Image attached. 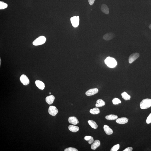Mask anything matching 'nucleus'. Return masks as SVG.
<instances>
[{"label": "nucleus", "instance_id": "a878e982", "mask_svg": "<svg viewBox=\"0 0 151 151\" xmlns=\"http://www.w3.org/2000/svg\"><path fill=\"white\" fill-rule=\"evenodd\" d=\"M120 145L118 144L114 145L112 148L111 151H117L120 148Z\"/></svg>", "mask_w": 151, "mask_h": 151}, {"label": "nucleus", "instance_id": "f3484780", "mask_svg": "<svg viewBox=\"0 0 151 151\" xmlns=\"http://www.w3.org/2000/svg\"><path fill=\"white\" fill-rule=\"evenodd\" d=\"M68 128L70 131L73 132H76L79 130V127L77 126L72 125L69 126Z\"/></svg>", "mask_w": 151, "mask_h": 151}, {"label": "nucleus", "instance_id": "b1692460", "mask_svg": "<svg viewBox=\"0 0 151 151\" xmlns=\"http://www.w3.org/2000/svg\"><path fill=\"white\" fill-rule=\"evenodd\" d=\"M8 7V5L7 4L2 1H0V9H5Z\"/></svg>", "mask_w": 151, "mask_h": 151}, {"label": "nucleus", "instance_id": "cd10ccee", "mask_svg": "<svg viewBox=\"0 0 151 151\" xmlns=\"http://www.w3.org/2000/svg\"><path fill=\"white\" fill-rule=\"evenodd\" d=\"M146 122L147 124H149V123H151V113L149 114L147 119Z\"/></svg>", "mask_w": 151, "mask_h": 151}, {"label": "nucleus", "instance_id": "7ed1b4c3", "mask_svg": "<svg viewBox=\"0 0 151 151\" xmlns=\"http://www.w3.org/2000/svg\"><path fill=\"white\" fill-rule=\"evenodd\" d=\"M46 38L43 36H41L38 37L33 42V45L37 46L42 45L45 42Z\"/></svg>", "mask_w": 151, "mask_h": 151}, {"label": "nucleus", "instance_id": "4be33fe9", "mask_svg": "<svg viewBox=\"0 0 151 151\" xmlns=\"http://www.w3.org/2000/svg\"><path fill=\"white\" fill-rule=\"evenodd\" d=\"M84 139L86 141H88V143L90 144H91L94 141L93 138L91 136H86L84 138Z\"/></svg>", "mask_w": 151, "mask_h": 151}, {"label": "nucleus", "instance_id": "7c9ffc66", "mask_svg": "<svg viewBox=\"0 0 151 151\" xmlns=\"http://www.w3.org/2000/svg\"><path fill=\"white\" fill-rule=\"evenodd\" d=\"M149 28L151 30V24L149 25Z\"/></svg>", "mask_w": 151, "mask_h": 151}, {"label": "nucleus", "instance_id": "c756f323", "mask_svg": "<svg viewBox=\"0 0 151 151\" xmlns=\"http://www.w3.org/2000/svg\"><path fill=\"white\" fill-rule=\"evenodd\" d=\"M95 0H88V2L90 5H92L93 4Z\"/></svg>", "mask_w": 151, "mask_h": 151}, {"label": "nucleus", "instance_id": "1a4fd4ad", "mask_svg": "<svg viewBox=\"0 0 151 151\" xmlns=\"http://www.w3.org/2000/svg\"><path fill=\"white\" fill-rule=\"evenodd\" d=\"M98 91V90L97 88H93L87 91L85 93V94L87 96H91L96 94Z\"/></svg>", "mask_w": 151, "mask_h": 151}, {"label": "nucleus", "instance_id": "f8f14e48", "mask_svg": "<svg viewBox=\"0 0 151 151\" xmlns=\"http://www.w3.org/2000/svg\"><path fill=\"white\" fill-rule=\"evenodd\" d=\"M69 122L71 124L76 125L79 123V121L76 117H71L68 119Z\"/></svg>", "mask_w": 151, "mask_h": 151}, {"label": "nucleus", "instance_id": "9b49d317", "mask_svg": "<svg viewBox=\"0 0 151 151\" xmlns=\"http://www.w3.org/2000/svg\"><path fill=\"white\" fill-rule=\"evenodd\" d=\"M100 144H101V143L99 140H95L91 145V148L93 150H95L100 146Z\"/></svg>", "mask_w": 151, "mask_h": 151}, {"label": "nucleus", "instance_id": "39448f33", "mask_svg": "<svg viewBox=\"0 0 151 151\" xmlns=\"http://www.w3.org/2000/svg\"><path fill=\"white\" fill-rule=\"evenodd\" d=\"M48 112L50 115L55 116L58 112V111L56 107L54 106H50L48 109Z\"/></svg>", "mask_w": 151, "mask_h": 151}, {"label": "nucleus", "instance_id": "423d86ee", "mask_svg": "<svg viewBox=\"0 0 151 151\" xmlns=\"http://www.w3.org/2000/svg\"><path fill=\"white\" fill-rule=\"evenodd\" d=\"M139 56L140 55L138 53H135L132 54L129 58V63L130 64L132 63L139 57Z\"/></svg>", "mask_w": 151, "mask_h": 151}, {"label": "nucleus", "instance_id": "aec40b11", "mask_svg": "<svg viewBox=\"0 0 151 151\" xmlns=\"http://www.w3.org/2000/svg\"><path fill=\"white\" fill-rule=\"evenodd\" d=\"M118 118V116L114 114H110L107 115L105 117L106 119L113 120L117 119Z\"/></svg>", "mask_w": 151, "mask_h": 151}, {"label": "nucleus", "instance_id": "393cba45", "mask_svg": "<svg viewBox=\"0 0 151 151\" xmlns=\"http://www.w3.org/2000/svg\"><path fill=\"white\" fill-rule=\"evenodd\" d=\"M112 102L113 104L114 105H117L121 103V101L118 98H115L112 100Z\"/></svg>", "mask_w": 151, "mask_h": 151}, {"label": "nucleus", "instance_id": "6e6552de", "mask_svg": "<svg viewBox=\"0 0 151 151\" xmlns=\"http://www.w3.org/2000/svg\"><path fill=\"white\" fill-rule=\"evenodd\" d=\"M115 34L114 33L110 32L106 33L103 37V38L106 41L110 40L114 37Z\"/></svg>", "mask_w": 151, "mask_h": 151}, {"label": "nucleus", "instance_id": "6ab92c4d", "mask_svg": "<svg viewBox=\"0 0 151 151\" xmlns=\"http://www.w3.org/2000/svg\"><path fill=\"white\" fill-rule=\"evenodd\" d=\"M88 123L94 129H96L98 128V125L96 123L92 120H89L88 121Z\"/></svg>", "mask_w": 151, "mask_h": 151}, {"label": "nucleus", "instance_id": "2eb2a0df", "mask_svg": "<svg viewBox=\"0 0 151 151\" xmlns=\"http://www.w3.org/2000/svg\"><path fill=\"white\" fill-rule=\"evenodd\" d=\"M101 10L105 14H108L109 13V9L108 6L105 4H103L101 6Z\"/></svg>", "mask_w": 151, "mask_h": 151}, {"label": "nucleus", "instance_id": "20e7f679", "mask_svg": "<svg viewBox=\"0 0 151 151\" xmlns=\"http://www.w3.org/2000/svg\"><path fill=\"white\" fill-rule=\"evenodd\" d=\"M70 20L71 23L74 27L76 28L78 26L79 21V18L78 16H75L71 17Z\"/></svg>", "mask_w": 151, "mask_h": 151}, {"label": "nucleus", "instance_id": "f257e3e1", "mask_svg": "<svg viewBox=\"0 0 151 151\" xmlns=\"http://www.w3.org/2000/svg\"><path fill=\"white\" fill-rule=\"evenodd\" d=\"M104 62L107 66L110 68H114L117 66V63L114 58L109 56L104 60Z\"/></svg>", "mask_w": 151, "mask_h": 151}, {"label": "nucleus", "instance_id": "0eeeda50", "mask_svg": "<svg viewBox=\"0 0 151 151\" xmlns=\"http://www.w3.org/2000/svg\"><path fill=\"white\" fill-rule=\"evenodd\" d=\"M20 80L23 85H27L30 83V81L26 76L25 75H22L20 78Z\"/></svg>", "mask_w": 151, "mask_h": 151}, {"label": "nucleus", "instance_id": "c85d7f7f", "mask_svg": "<svg viewBox=\"0 0 151 151\" xmlns=\"http://www.w3.org/2000/svg\"><path fill=\"white\" fill-rule=\"evenodd\" d=\"M133 150V148L131 147H129L127 148L124 149L123 151H131Z\"/></svg>", "mask_w": 151, "mask_h": 151}, {"label": "nucleus", "instance_id": "bb28decb", "mask_svg": "<svg viewBox=\"0 0 151 151\" xmlns=\"http://www.w3.org/2000/svg\"><path fill=\"white\" fill-rule=\"evenodd\" d=\"M64 151H78V149L74 148L69 147L65 149Z\"/></svg>", "mask_w": 151, "mask_h": 151}, {"label": "nucleus", "instance_id": "473e14b6", "mask_svg": "<svg viewBox=\"0 0 151 151\" xmlns=\"http://www.w3.org/2000/svg\"><path fill=\"white\" fill-rule=\"evenodd\" d=\"M49 94H51V92L49 93Z\"/></svg>", "mask_w": 151, "mask_h": 151}, {"label": "nucleus", "instance_id": "2f4dec72", "mask_svg": "<svg viewBox=\"0 0 151 151\" xmlns=\"http://www.w3.org/2000/svg\"><path fill=\"white\" fill-rule=\"evenodd\" d=\"M1 59L0 58V66H1Z\"/></svg>", "mask_w": 151, "mask_h": 151}, {"label": "nucleus", "instance_id": "a211bd4d", "mask_svg": "<svg viewBox=\"0 0 151 151\" xmlns=\"http://www.w3.org/2000/svg\"><path fill=\"white\" fill-rule=\"evenodd\" d=\"M105 103L103 100L102 99H98L97 101L95 106L96 107H100L103 106L105 105Z\"/></svg>", "mask_w": 151, "mask_h": 151}, {"label": "nucleus", "instance_id": "5701e85b", "mask_svg": "<svg viewBox=\"0 0 151 151\" xmlns=\"http://www.w3.org/2000/svg\"><path fill=\"white\" fill-rule=\"evenodd\" d=\"M121 96L123 98L125 101H127L130 99L131 98L130 96L126 92H124L122 93Z\"/></svg>", "mask_w": 151, "mask_h": 151}, {"label": "nucleus", "instance_id": "412c9836", "mask_svg": "<svg viewBox=\"0 0 151 151\" xmlns=\"http://www.w3.org/2000/svg\"><path fill=\"white\" fill-rule=\"evenodd\" d=\"M90 112L93 114H98L100 113V110L99 109L98 107H95V108L91 109L90 110Z\"/></svg>", "mask_w": 151, "mask_h": 151}, {"label": "nucleus", "instance_id": "9d476101", "mask_svg": "<svg viewBox=\"0 0 151 151\" xmlns=\"http://www.w3.org/2000/svg\"><path fill=\"white\" fill-rule=\"evenodd\" d=\"M128 119L126 117H123L117 119L116 120V122L119 124H124L127 123L128 121Z\"/></svg>", "mask_w": 151, "mask_h": 151}, {"label": "nucleus", "instance_id": "4468645a", "mask_svg": "<svg viewBox=\"0 0 151 151\" xmlns=\"http://www.w3.org/2000/svg\"><path fill=\"white\" fill-rule=\"evenodd\" d=\"M35 84L38 88L40 90H43L45 88V84L43 82L40 80H37L35 82Z\"/></svg>", "mask_w": 151, "mask_h": 151}, {"label": "nucleus", "instance_id": "dca6fc26", "mask_svg": "<svg viewBox=\"0 0 151 151\" xmlns=\"http://www.w3.org/2000/svg\"><path fill=\"white\" fill-rule=\"evenodd\" d=\"M104 129L105 133L107 135H110L113 134V131L112 129L108 126L105 125L104 126Z\"/></svg>", "mask_w": 151, "mask_h": 151}, {"label": "nucleus", "instance_id": "f03ea898", "mask_svg": "<svg viewBox=\"0 0 151 151\" xmlns=\"http://www.w3.org/2000/svg\"><path fill=\"white\" fill-rule=\"evenodd\" d=\"M151 106V99L146 98L142 100L140 103V108L142 109H146Z\"/></svg>", "mask_w": 151, "mask_h": 151}, {"label": "nucleus", "instance_id": "ddd939ff", "mask_svg": "<svg viewBox=\"0 0 151 151\" xmlns=\"http://www.w3.org/2000/svg\"><path fill=\"white\" fill-rule=\"evenodd\" d=\"M55 97L53 95H51L46 97V101L47 104L50 105L53 103L55 99Z\"/></svg>", "mask_w": 151, "mask_h": 151}]
</instances>
